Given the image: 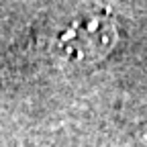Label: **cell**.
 I'll list each match as a JSON object with an SVG mask.
<instances>
[{
  "label": "cell",
  "instance_id": "6da1fadb",
  "mask_svg": "<svg viewBox=\"0 0 147 147\" xmlns=\"http://www.w3.org/2000/svg\"><path fill=\"white\" fill-rule=\"evenodd\" d=\"M117 43L115 21L106 14H94L74 23L61 35V53L69 61L88 63L102 59Z\"/></svg>",
  "mask_w": 147,
  "mask_h": 147
}]
</instances>
